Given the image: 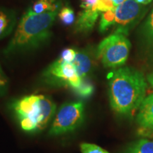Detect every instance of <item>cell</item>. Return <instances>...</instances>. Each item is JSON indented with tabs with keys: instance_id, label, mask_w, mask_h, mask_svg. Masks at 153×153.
<instances>
[{
	"instance_id": "3",
	"label": "cell",
	"mask_w": 153,
	"mask_h": 153,
	"mask_svg": "<svg viewBox=\"0 0 153 153\" xmlns=\"http://www.w3.org/2000/svg\"><path fill=\"white\" fill-rule=\"evenodd\" d=\"M8 108L21 129L30 134L45 129L53 120L57 108L53 99L43 94L26 95L13 99Z\"/></svg>"
},
{
	"instance_id": "20",
	"label": "cell",
	"mask_w": 153,
	"mask_h": 153,
	"mask_svg": "<svg viewBox=\"0 0 153 153\" xmlns=\"http://www.w3.org/2000/svg\"><path fill=\"white\" fill-rule=\"evenodd\" d=\"M9 87V79L0 65V97L7 93Z\"/></svg>"
},
{
	"instance_id": "23",
	"label": "cell",
	"mask_w": 153,
	"mask_h": 153,
	"mask_svg": "<svg viewBox=\"0 0 153 153\" xmlns=\"http://www.w3.org/2000/svg\"><path fill=\"white\" fill-rule=\"evenodd\" d=\"M136 2H137L140 4H143V5H147L148 4H150L152 0H135Z\"/></svg>"
},
{
	"instance_id": "8",
	"label": "cell",
	"mask_w": 153,
	"mask_h": 153,
	"mask_svg": "<svg viewBox=\"0 0 153 153\" xmlns=\"http://www.w3.org/2000/svg\"><path fill=\"white\" fill-rule=\"evenodd\" d=\"M82 79L88 78L94 68V60L90 50L88 48L76 51V56L72 62Z\"/></svg>"
},
{
	"instance_id": "21",
	"label": "cell",
	"mask_w": 153,
	"mask_h": 153,
	"mask_svg": "<svg viewBox=\"0 0 153 153\" xmlns=\"http://www.w3.org/2000/svg\"><path fill=\"white\" fill-rule=\"evenodd\" d=\"M76 56V51L73 48H66L61 53L60 58L65 62H72Z\"/></svg>"
},
{
	"instance_id": "1",
	"label": "cell",
	"mask_w": 153,
	"mask_h": 153,
	"mask_svg": "<svg viewBox=\"0 0 153 153\" xmlns=\"http://www.w3.org/2000/svg\"><path fill=\"white\" fill-rule=\"evenodd\" d=\"M108 80L111 108L116 114L126 116L140 108L148 87L143 73L133 68L123 67L111 72Z\"/></svg>"
},
{
	"instance_id": "17",
	"label": "cell",
	"mask_w": 153,
	"mask_h": 153,
	"mask_svg": "<svg viewBox=\"0 0 153 153\" xmlns=\"http://www.w3.org/2000/svg\"><path fill=\"white\" fill-rule=\"evenodd\" d=\"M143 33L148 43L153 47V10L147 19L143 28Z\"/></svg>"
},
{
	"instance_id": "24",
	"label": "cell",
	"mask_w": 153,
	"mask_h": 153,
	"mask_svg": "<svg viewBox=\"0 0 153 153\" xmlns=\"http://www.w3.org/2000/svg\"><path fill=\"white\" fill-rule=\"evenodd\" d=\"M148 81L150 83L151 87L153 88V72L148 76Z\"/></svg>"
},
{
	"instance_id": "5",
	"label": "cell",
	"mask_w": 153,
	"mask_h": 153,
	"mask_svg": "<svg viewBox=\"0 0 153 153\" xmlns=\"http://www.w3.org/2000/svg\"><path fill=\"white\" fill-rule=\"evenodd\" d=\"M85 119V105L82 101L63 104L55 113L50 127V136H58L77 129Z\"/></svg>"
},
{
	"instance_id": "9",
	"label": "cell",
	"mask_w": 153,
	"mask_h": 153,
	"mask_svg": "<svg viewBox=\"0 0 153 153\" xmlns=\"http://www.w3.org/2000/svg\"><path fill=\"white\" fill-rule=\"evenodd\" d=\"M100 12L94 9H83L78 14L74 29L76 33H87L92 30Z\"/></svg>"
},
{
	"instance_id": "16",
	"label": "cell",
	"mask_w": 153,
	"mask_h": 153,
	"mask_svg": "<svg viewBox=\"0 0 153 153\" xmlns=\"http://www.w3.org/2000/svg\"><path fill=\"white\" fill-rule=\"evenodd\" d=\"M94 91V87L92 83L89 79V78H85L82 80L80 87L76 89L74 93L79 97L87 98L92 95Z\"/></svg>"
},
{
	"instance_id": "22",
	"label": "cell",
	"mask_w": 153,
	"mask_h": 153,
	"mask_svg": "<svg viewBox=\"0 0 153 153\" xmlns=\"http://www.w3.org/2000/svg\"><path fill=\"white\" fill-rule=\"evenodd\" d=\"M98 1L99 0H81L80 7L83 9H94V10H97Z\"/></svg>"
},
{
	"instance_id": "25",
	"label": "cell",
	"mask_w": 153,
	"mask_h": 153,
	"mask_svg": "<svg viewBox=\"0 0 153 153\" xmlns=\"http://www.w3.org/2000/svg\"><path fill=\"white\" fill-rule=\"evenodd\" d=\"M125 1V0H118V1H117V6L119 5L120 4H121V3L123 2V1Z\"/></svg>"
},
{
	"instance_id": "13",
	"label": "cell",
	"mask_w": 153,
	"mask_h": 153,
	"mask_svg": "<svg viewBox=\"0 0 153 153\" xmlns=\"http://www.w3.org/2000/svg\"><path fill=\"white\" fill-rule=\"evenodd\" d=\"M124 153H153V140H139L130 145Z\"/></svg>"
},
{
	"instance_id": "7",
	"label": "cell",
	"mask_w": 153,
	"mask_h": 153,
	"mask_svg": "<svg viewBox=\"0 0 153 153\" xmlns=\"http://www.w3.org/2000/svg\"><path fill=\"white\" fill-rule=\"evenodd\" d=\"M145 8L135 0H125L114 9L113 27L114 33L127 35L130 28L138 22L144 13Z\"/></svg>"
},
{
	"instance_id": "26",
	"label": "cell",
	"mask_w": 153,
	"mask_h": 153,
	"mask_svg": "<svg viewBox=\"0 0 153 153\" xmlns=\"http://www.w3.org/2000/svg\"><path fill=\"white\" fill-rule=\"evenodd\" d=\"M112 1H114V2H115V4H116V5L117 6V1H118V0H112Z\"/></svg>"
},
{
	"instance_id": "12",
	"label": "cell",
	"mask_w": 153,
	"mask_h": 153,
	"mask_svg": "<svg viewBox=\"0 0 153 153\" xmlns=\"http://www.w3.org/2000/svg\"><path fill=\"white\" fill-rule=\"evenodd\" d=\"M59 7L60 3L57 0H36L26 12L30 14H41L59 10Z\"/></svg>"
},
{
	"instance_id": "14",
	"label": "cell",
	"mask_w": 153,
	"mask_h": 153,
	"mask_svg": "<svg viewBox=\"0 0 153 153\" xmlns=\"http://www.w3.org/2000/svg\"><path fill=\"white\" fill-rule=\"evenodd\" d=\"M114 9L103 12L101 15L100 22H99V31L104 33L106 31L108 28L113 27V24L114 21Z\"/></svg>"
},
{
	"instance_id": "18",
	"label": "cell",
	"mask_w": 153,
	"mask_h": 153,
	"mask_svg": "<svg viewBox=\"0 0 153 153\" xmlns=\"http://www.w3.org/2000/svg\"><path fill=\"white\" fill-rule=\"evenodd\" d=\"M80 150L82 153H110L100 146L90 143H82Z\"/></svg>"
},
{
	"instance_id": "11",
	"label": "cell",
	"mask_w": 153,
	"mask_h": 153,
	"mask_svg": "<svg viewBox=\"0 0 153 153\" xmlns=\"http://www.w3.org/2000/svg\"><path fill=\"white\" fill-rule=\"evenodd\" d=\"M16 16L13 10L0 7V40L8 36L14 30Z\"/></svg>"
},
{
	"instance_id": "19",
	"label": "cell",
	"mask_w": 153,
	"mask_h": 153,
	"mask_svg": "<svg viewBox=\"0 0 153 153\" xmlns=\"http://www.w3.org/2000/svg\"><path fill=\"white\" fill-rule=\"evenodd\" d=\"M116 7V4L112 0H99L97 4V10L99 12H105V11L111 10Z\"/></svg>"
},
{
	"instance_id": "2",
	"label": "cell",
	"mask_w": 153,
	"mask_h": 153,
	"mask_svg": "<svg viewBox=\"0 0 153 153\" xmlns=\"http://www.w3.org/2000/svg\"><path fill=\"white\" fill-rule=\"evenodd\" d=\"M59 10L41 14L25 13L14 36L3 50V55L9 57L24 54L46 43L52 34L51 30Z\"/></svg>"
},
{
	"instance_id": "15",
	"label": "cell",
	"mask_w": 153,
	"mask_h": 153,
	"mask_svg": "<svg viewBox=\"0 0 153 153\" xmlns=\"http://www.w3.org/2000/svg\"><path fill=\"white\" fill-rule=\"evenodd\" d=\"M59 19L65 26H70L73 24L75 21V15L73 9L70 7H63L62 8L59 10L58 14Z\"/></svg>"
},
{
	"instance_id": "27",
	"label": "cell",
	"mask_w": 153,
	"mask_h": 153,
	"mask_svg": "<svg viewBox=\"0 0 153 153\" xmlns=\"http://www.w3.org/2000/svg\"><path fill=\"white\" fill-rule=\"evenodd\" d=\"M152 131H153V129H152Z\"/></svg>"
},
{
	"instance_id": "10",
	"label": "cell",
	"mask_w": 153,
	"mask_h": 153,
	"mask_svg": "<svg viewBox=\"0 0 153 153\" xmlns=\"http://www.w3.org/2000/svg\"><path fill=\"white\" fill-rule=\"evenodd\" d=\"M137 122L142 128L153 129V94L145 97L139 108Z\"/></svg>"
},
{
	"instance_id": "6",
	"label": "cell",
	"mask_w": 153,
	"mask_h": 153,
	"mask_svg": "<svg viewBox=\"0 0 153 153\" xmlns=\"http://www.w3.org/2000/svg\"><path fill=\"white\" fill-rule=\"evenodd\" d=\"M42 79L48 85L67 87L74 92L80 87L83 80L78 74L73 63L65 62L60 57L45 69Z\"/></svg>"
},
{
	"instance_id": "4",
	"label": "cell",
	"mask_w": 153,
	"mask_h": 153,
	"mask_svg": "<svg viewBox=\"0 0 153 153\" xmlns=\"http://www.w3.org/2000/svg\"><path fill=\"white\" fill-rule=\"evenodd\" d=\"M131 45L126 35L114 33L99 43L96 50V57L105 68H118L127 60Z\"/></svg>"
}]
</instances>
